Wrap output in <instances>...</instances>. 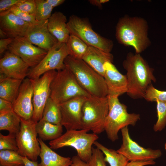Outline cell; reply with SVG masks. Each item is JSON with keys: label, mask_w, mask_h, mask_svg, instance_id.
<instances>
[{"label": "cell", "mask_w": 166, "mask_h": 166, "mask_svg": "<svg viewBox=\"0 0 166 166\" xmlns=\"http://www.w3.org/2000/svg\"><path fill=\"white\" fill-rule=\"evenodd\" d=\"M71 160L70 166H90L88 163L82 160L77 155L73 156L71 158Z\"/></svg>", "instance_id": "ab89813d"}, {"label": "cell", "mask_w": 166, "mask_h": 166, "mask_svg": "<svg viewBox=\"0 0 166 166\" xmlns=\"http://www.w3.org/2000/svg\"><path fill=\"white\" fill-rule=\"evenodd\" d=\"M36 12L35 18L37 21L47 20L51 15L53 8L46 0H35Z\"/></svg>", "instance_id": "f546056e"}, {"label": "cell", "mask_w": 166, "mask_h": 166, "mask_svg": "<svg viewBox=\"0 0 166 166\" xmlns=\"http://www.w3.org/2000/svg\"><path fill=\"white\" fill-rule=\"evenodd\" d=\"M57 73L56 70L49 71L37 79H31L33 86L34 113L32 119L35 121L42 118L44 107L50 97L51 84Z\"/></svg>", "instance_id": "8fae6325"}, {"label": "cell", "mask_w": 166, "mask_h": 166, "mask_svg": "<svg viewBox=\"0 0 166 166\" xmlns=\"http://www.w3.org/2000/svg\"><path fill=\"white\" fill-rule=\"evenodd\" d=\"M90 3L100 8H102V4H104L109 1L108 0H91L89 1Z\"/></svg>", "instance_id": "7bdbcfd3"}, {"label": "cell", "mask_w": 166, "mask_h": 166, "mask_svg": "<svg viewBox=\"0 0 166 166\" xmlns=\"http://www.w3.org/2000/svg\"><path fill=\"white\" fill-rule=\"evenodd\" d=\"M148 31V24L145 19L125 16L119 20L115 35L120 43L132 47L136 53L140 54L151 44Z\"/></svg>", "instance_id": "7a4b0ae2"}, {"label": "cell", "mask_w": 166, "mask_h": 166, "mask_svg": "<svg viewBox=\"0 0 166 166\" xmlns=\"http://www.w3.org/2000/svg\"><path fill=\"white\" fill-rule=\"evenodd\" d=\"M37 122L32 119L25 120L21 118L20 129L15 135L17 152L33 161H37L41 152L36 129Z\"/></svg>", "instance_id": "9c48e42d"}, {"label": "cell", "mask_w": 166, "mask_h": 166, "mask_svg": "<svg viewBox=\"0 0 166 166\" xmlns=\"http://www.w3.org/2000/svg\"><path fill=\"white\" fill-rule=\"evenodd\" d=\"M87 98L77 97L59 104L61 124L66 130L81 129L82 106Z\"/></svg>", "instance_id": "5bb4252c"}, {"label": "cell", "mask_w": 166, "mask_h": 166, "mask_svg": "<svg viewBox=\"0 0 166 166\" xmlns=\"http://www.w3.org/2000/svg\"><path fill=\"white\" fill-rule=\"evenodd\" d=\"M118 97L108 96L109 112L105 123L104 131L108 138L113 142L118 139L120 130L129 125L134 126L140 118L139 114L128 113L127 106L120 102Z\"/></svg>", "instance_id": "277c9868"}, {"label": "cell", "mask_w": 166, "mask_h": 166, "mask_svg": "<svg viewBox=\"0 0 166 166\" xmlns=\"http://www.w3.org/2000/svg\"><path fill=\"white\" fill-rule=\"evenodd\" d=\"M86 130H66L60 136L49 143L52 149H57L70 146L76 150L77 155L83 161L89 163L92 153V147L98 139L97 134L88 133Z\"/></svg>", "instance_id": "5b68a950"}, {"label": "cell", "mask_w": 166, "mask_h": 166, "mask_svg": "<svg viewBox=\"0 0 166 166\" xmlns=\"http://www.w3.org/2000/svg\"><path fill=\"white\" fill-rule=\"evenodd\" d=\"M33 94L32 80L26 78L23 80L18 96L13 104L14 111L25 120L31 119L33 116Z\"/></svg>", "instance_id": "2e32d148"}, {"label": "cell", "mask_w": 166, "mask_h": 166, "mask_svg": "<svg viewBox=\"0 0 166 166\" xmlns=\"http://www.w3.org/2000/svg\"><path fill=\"white\" fill-rule=\"evenodd\" d=\"M30 25L9 10L0 13V29L8 38L24 37Z\"/></svg>", "instance_id": "d6986e66"}, {"label": "cell", "mask_w": 166, "mask_h": 166, "mask_svg": "<svg viewBox=\"0 0 166 166\" xmlns=\"http://www.w3.org/2000/svg\"><path fill=\"white\" fill-rule=\"evenodd\" d=\"M24 157L17 151L11 150L0 151V166H14L24 164Z\"/></svg>", "instance_id": "f1b7e54d"}, {"label": "cell", "mask_w": 166, "mask_h": 166, "mask_svg": "<svg viewBox=\"0 0 166 166\" xmlns=\"http://www.w3.org/2000/svg\"><path fill=\"white\" fill-rule=\"evenodd\" d=\"M68 55L66 43L58 42L48 51L39 64L29 69L27 77L32 80L35 79L49 71L63 69L65 67V59Z\"/></svg>", "instance_id": "30bf717a"}, {"label": "cell", "mask_w": 166, "mask_h": 166, "mask_svg": "<svg viewBox=\"0 0 166 166\" xmlns=\"http://www.w3.org/2000/svg\"><path fill=\"white\" fill-rule=\"evenodd\" d=\"M8 38L5 33L0 29V39Z\"/></svg>", "instance_id": "f6af8a7d"}, {"label": "cell", "mask_w": 166, "mask_h": 166, "mask_svg": "<svg viewBox=\"0 0 166 166\" xmlns=\"http://www.w3.org/2000/svg\"><path fill=\"white\" fill-rule=\"evenodd\" d=\"M23 161L24 166H42L37 161L31 160L26 157H24Z\"/></svg>", "instance_id": "b9f144b4"}, {"label": "cell", "mask_w": 166, "mask_h": 166, "mask_svg": "<svg viewBox=\"0 0 166 166\" xmlns=\"http://www.w3.org/2000/svg\"><path fill=\"white\" fill-rule=\"evenodd\" d=\"M14 166H24V164H20V165H15Z\"/></svg>", "instance_id": "bcb514c9"}, {"label": "cell", "mask_w": 166, "mask_h": 166, "mask_svg": "<svg viewBox=\"0 0 166 166\" xmlns=\"http://www.w3.org/2000/svg\"><path fill=\"white\" fill-rule=\"evenodd\" d=\"M21 0H0V13L9 10Z\"/></svg>", "instance_id": "8d00e7d4"}, {"label": "cell", "mask_w": 166, "mask_h": 166, "mask_svg": "<svg viewBox=\"0 0 166 166\" xmlns=\"http://www.w3.org/2000/svg\"><path fill=\"white\" fill-rule=\"evenodd\" d=\"M64 63L73 73L81 87L91 96L101 97L108 96L104 77L83 60L68 55Z\"/></svg>", "instance_id": "3957f363"}, {"label": "cell", "mask_w": 166, "mask_h": 166, "mask_svg": "<svg viewBox=\"0 0 166 166\" xmlns=\"http://www.w3.org/2000/svg\"><path fill=\"white\" fill-rule=\"evenodd\" d=\"M21 117L14 111L0 113V130L16 135L20 128Z\"/></svg>", "instance_id": "d4e9b609"}, {"label": "cell", "mask_w": 166, "mask_h": 166, "mask_svg": "<svg viewBox=\"0 0 166 166\" xmlns=\"http://www.w3.org/2000/svg\"><path fill=\"white\" fill-rule=\"evenodd\" d=\"M42 119L54 124H61V115L59 105L50 97L44 107Z\"/></svg>", "instance_id": "83f0119b"}, {"label": "cell", "mask_w": 166, "mask_h": 166, "mask_svg": "<svg viewBox=\"0 0 166 166\" xmlns=\"http://www.w3.org/2000/svg\"><path fill=\"white\" fill-rule=\"evenodd\" d=\"M104 77L108 88V95L119 96L128 90L126 75L121 73L112 62L106 61L104 65Z\"/></svg>", "instance_id": "ac0fdd59"}, {"label": "cell", "mask_w": 166, "mask_h": 166, "mask_svg": "<svg viewBox=\"0 0 166 166\" xmlns=\"http://www.w3.org/2000/svg\"><path fill=\"white\" fill-rule=\"evenodd\" d=\"M14 38H8L0 39V54L2 55L7 49Z\"/></svg>", "instance_id": "f35d334b"}, {"label": "cell", "mask_w": 166, "mask_h": 166, "mask_svg": "<svg viewBox=\"0 0 166 166\" xmlns=\"http://www.w3.org/2000/svg\"><path fill=\"white\" fill-rule=\"evenodd\" d=\"M105 155L104 159L110 166H126L129 161L123 155L117 151L107 148L96 141L94 144Z\"/></svg>", "instance_id": "484cf974"}, {"label": "cell", "mask_w": 166, "mask_h": 166, "mask_svg": "<svg viewBox=\"0 0 166 166\" xmlns=\"http://www.w3.org/2000/svg\"><path fill=\"white\" fill-rule=\"evenodd\" d=\"M8 10L10 11L21 19L28 23L30 25L34 24L37 21L35 16L30 15L22 11L16 5Z\"/></svg>", "instance_id": "d590c367"}, {"label": "cell", "mask_w": 166, "mask_h": 166, "mask_svg": "<svg viewBox=\"0 0 166 166\" xmlns=\"http://www.w3.org/2000/svg\"><path fill=\"white\" fill-rule=\"evenodd\" d=\"M156 102L157 120L153 128L155 132L162 131L166 125V102Z\"/></svg>", "instance_id": "4dcf8cb0"}, {"label": "cell", "mask_w": 166, "mask_h": 166, "mask_svg": "<svg viewBox=\"0 0 166 166\" xmlns=\"http://www.w3.org/2000/svg\"><path fill=\"white\" fill-rule=\"evenodd\" d=\"M36 131L40 138L42 140H55L62 134L63 126L61 124H54L41 119L37 122Z\"/></svg>", "instance_id": "cb8c5ba5"}, {"label": "cell", "mask_w": 166, "mask_h": 166, "mask_svg": "<svg viewBox=\"0 0 166 166\" xmlns=\"http://www.w3.org/2000/svg\"><path fill=\"white\" fill-rule=\"evenodd\" d=\"M69 55L82 59L87 53L89 45L77 37L70 34L66 43Z\"/></svg>", "instance_id": "4316f807"}, {"label": "cell", "mask_w": 166, "mask_h": 166, "mask_svg": "<svg viewBox=\"0 0 166 166\" xmlns=\"http://www.w3.org/2000/svg\"><path fill=\"white\" fill-rule=\"evenodd\" d=\"M108 112V96L87 97L82 106L81 129L91 131L97 134L101 133L104 131Z\"/></svg>", "instance_id": "8992f818"}, {"label": "cell", "mask_w": 166, "mask_h": 166, "mask_svg": "<svg viewBox=\"0 0 166 166\" xmlns=\"http://www.w3.org/2000/svg\"><path fill=\"white\" fill-rule=\"evenodd\" d=\"M164 148H165V150H166V142L165 144V145H164Z\"/></svg>", "instance_id": "7dc6e473"}, {"label": "cell", "mask_w": 166, "mask_h": 166, "mask_svg": "<svg viewBox=\"0 0 166 166\" xmlns=\"http://www.w3.org/2000/svg\"><path fill=\"white\" fill-rule=\"evenodd\" d=\"M123 65L127 71V94L134 99L144 98L148 87L156 81L153 69L140 54L131 52L127 54Z\"/></svg>", "instance_id": "6da1fadb"}, {"label": "cell", "mask_w": 166, "mask_h": 166, "mask_svg": "<svg viewBox=\"0 0 166 166\" xmlns=\"http://www.w3.org/2000/svg\"><path fill=\"white\" fill-rule=\"evenodd\" d=\"M22 81L7 77L0 73V98L13 104L18 94Z\"/></svg>", "instance_id": "603a6c76"}, {"label": "cell", "mask_w": 166, "mask_h": 166, "mask_svg": "<svg viewBox=\"0 0 166 166\" xmlns=\"http://www.w3.org/2000/svg\"><path fill=\"white\" fill-rule=\"evenodd\" d=\"M67 25L70 34L77 37L89 46L110 53L113 45L112 41L95 32L88 19L73 15L70 16Z\"/></svg>", "instance_id": "ba28073f"}, {"label": "cell", "mask_w": 166, "mask_h": 166, "mask_svg": "<svg viewBox=\"0 0 166 166\" xmlns=\"http://www.w3.org/2000/svg\"><path fill=\"white\" fill-rule=\"evenodd\" d=\"M29 68L21 58L9 51L0 59V73L10 78L23 81Z\"/></svg>", "instance_id": "e0dca14e"}, {"label": "cell", "mask_w": 166, "mask_h": 166, "mask_svg": "<svg viewBox=\"0 0 166 166\" xmlns=\"http://www.w3.org/2000/svg\"><path fill=\"white\" fill-rule=\"evenodd\" d=\"M48 20L30 25L24 37L33 44L48 51L58 42L48 28Z\"/></svg>", "instance_id": "9a60e30c"}, {"label": "cell", "mask_w": 166, "mask_h": 166, "mask_svg": "<svg viewBox=\"0 0 166 166\" xmlns=\"http://www.w3.org/2000/svg\"><path fill=\"white\" fill-rule=\"evenodd\" d=\"M66 16L56 11L48 19V28L51 34L60 43H66L70 35Z\"/></svg>", "instance_id": "ffe728a7"}, {"label": "cell", "mask_w": 166, "mask_h": 166, "mask_svg": "<svg viewBox=\"0 0 166 166\" xmlns=\"http://www.w3.org/2000/svg\"><path fill=\"white\" fill-rule=\"evenodd\" d=\"M6 150L18 151L15 134L9 133L5 136L0 133V150Z\"/></svg>", "instance_id": "d6a6232c"}, {"label": "cell", "mask_w": 166, "mask_h": 166, "mask_svg": "<svg viewBox=\"0 0 166 166\" xmlns=\"http://www.w3.org/2000/svg\"><path fill=\"white\" fill-rule=\"evenodd\" d=\"M121 131L122 144L117 151L124 156L129 161L154 160L161 156L160 149L145 148L133 140L129 135L128 127L123 128Z\"/></svg>", "instance_id": "7c38bea8"}, {"label": "cell", "mask_w": 166, "mask_h": 166, "mask_svg": "<svg viewBox=\"0 0 166 166\" xmlns=\"http://www.w3.org/2000/svg\"><path fill=\"white\" fill-rule=\"evenodd\" d=\"M16 5L22 11L35 16L36 12L35 0H21Z\"/></svg>", "instance_id": "e575fe53"}, {"label": "cell", "mask_w": 166, "mask_h": 166, "mask_svg": "<svg viewBox=\"0 0 166 166\" xmlns=\"http://www.w3.org/2000/svg\"><path fill=\"white\" fill-rule=\"evenodd\" d=\"M13 104L11 102L0 98V113L13 111Z\"/></svg>", "instance_id": "74e56055"}, {"label": "cell", "mask_w": 166, "mask_h": 166, "mask_svg": "<svg viewBox=\"0 0 166 166\" xmlns=\"http://www.w3.org/2000/svg\"><path fill=\"white\" fill-rule=\"evenodd\" d=\"M89 163L90 166H106L103 152L97 148H93L92 155Z\"/></svg>", "instance_id": "836d02e7"}, {"label": "cell", "mask_w": 166, "mask_h": 166, "mask_svg": "<svg viewBox=\"0 0 166 166\" xmlns=\"http://www.w3.org/2000/svg\"><path fill=\"white\" fill-rule=\"evenodd\" d=\"M148 101H161L166 102V91H161L155 88L151 84L147 89L144 96Z\"/></svg>", "instance_id": "1f68e13d"}, {"label": "cell", "mask_w": 166, "mask_h": 166, "mask_svg": "<svg viewBox=\"0 0 166 166\" xmlns=\"http://www.w3.org/2000/svg\"><path fill=\"white\" fill-rule=\"evenodd\" d=\"M113 56L95 47L89 46L88 51L82 60L104 77V65L107 61L113 62Z\"/></svg>", "instance_id": "44dd1931"}, {"label": "cell", "mask_w": 166, "mask_h": 166, "mask_svg": "<svg viewBox=\"0 0 166 166\" xmlns=\"http://www.w3.org/2000/svg\"><path fill=\"white\" fill-rule=\"evenodd\" d=\"M48 3L53 8L63 4L64 0H46Z\"/></svg>", "instance_id": "ee69618b"}, {"label": "cell", "mask_w": 166, "mask_h": 166, "mask_svg": "<svg viewBox=\"0 0 166 166\" xmlns=\"http://www.w3.org/2000/svg\"><path fill=\"white\" fill-rule=\"evenodd\" d=\"M41 147L39 156L40 163L42 166H70L71 158L61 156L52 150L40 138H38Z\"/></svg>", "instance_id": "7402d4cb"}, {"label": "cell", "mask_w": 166, "mask_h": 166, "mask_svg": "<svg viewBox=\"0 0 166 166\" xmlns=\"http://www.w3.org/2000/svg\"><path fill=\"white\" fill-rule=\"evenodd\" d=\"M91 96L80 85L74 74L65 66L57 71L50 85V97L59 104L74 97Z\"/></svg>", "instance_id": "52a82bcc"}, {"label": "cell", "mask_w": 166, "mask_h": 166, "mask_svg": "<svg viewBox=\"0 0 166 166\" xmlns=\"http://www.w3.org/2000/svg\"><path fill=\"white\" fill-rule=\"evenodd\" d=\"M8 49L19 57L31 68L39 64L48 52L31 43L24 37L14 38Z\"/></svg>", "instance_id": "4fadbf2b"}, {"label": "cell", "mask_w": 166, "mask_h": 166, "mask_svg": "<svg viewBox=\"0 0 166 166\" xmlns=\"http://www.w3.org/2000/svg\"><path fill=\"white\" fill-rule=\"evenodd\" d=\"M155 162L154 160H150L144 161H130L126 166H145L148 165L155 164Z\"/></svg>", "instance_id": "60d3db41"}]
</instances>
